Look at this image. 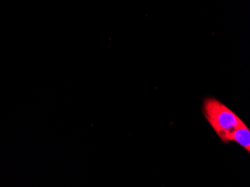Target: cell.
Segmentation results:
<instances>
[{"label":"cell","instance_id":"cell-1","mask_svg":"<svg viewBox=\"0 0 250 187\" xmlns=\"http://www.w3.org/2000/svg\"><path fill=\"white\" fill-rule=\"evenodd\" d=\"M202 112L212 129L223 143H229L231 133L244 123L238 115L217 98L203 100Z\"/></svg>","mask_w":250,"mask_h":187},{"label":"cell","instance_id":"cell-2","mask_svg":"<svg viewBox=\"0 0 250 187\" xmlns=\"http://www.w3.org/2000/svg\"><path fill=\"white\" fill-rule=\"evenodd\" d=\"M230 142H234L244 147L248 153L250 152V130L248 126L244 124L242 126L237 128L229 138Z\"/></svg>","mask_w":250,"mask_h":187}]
</instances>
